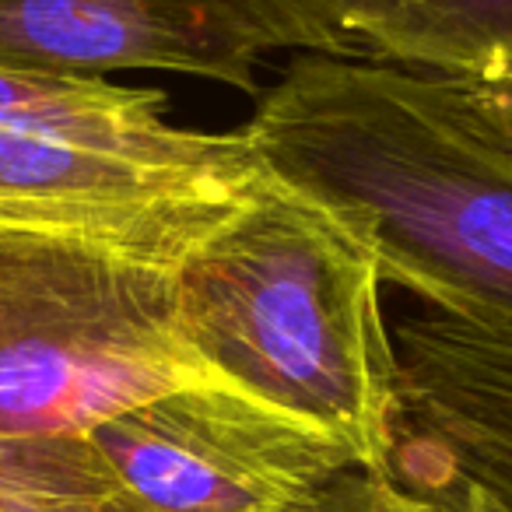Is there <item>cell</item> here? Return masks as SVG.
<instances>
[{
    "label": "cell",
    "mask_w": 512,
    "mask_h": 512,
    "mask_svg": "<svg viewBox=\"0 0 512 512\" xmlns=\"http://www.w3.org/2000/svg\"><path fill=\"white\" fill-rule=\"evenodd\" d=\"M242 134L278 183L369 246L383 281L435 313L512 327V155L460 81L306 53Z\"/></svg>",
    "instance_id": "obj_1"
},
{
    "label": "cell",
    "mask_w": 512,
    "mask_h": 512,
    "mask_svg": "<svg viewBox=\"0 0 512 512\" xmlns=\"http://www.w3.org/2000/svg\"><path fill=\"white\" fill-rule=\"evenodd\" d=\"M193 351L228 386L313 421L372 474H393L400 386L376 256L264 169L176 267Z\"/></svg>",
    "instance_id": "obj_2"
},
{
    "label": "cell",
    "mask_w": 512,
    "mask_h": 512,
    "mask_svg": "<svg viewBox=\"0 0 512 512\" xmlns=\"http://www.w3.org/2000/svg\"><path fill=\"white\" fill-rule=\"evenodd\" d=\"M260 176L242 130L176 127L162 88L0 67V228L179 267Z\"/></svg>",
    "instance_id": "obj_3"
},
{
    "label": "cell",
    "mask_w": 512,
    "mask_h": 512,
    "mask_svg": "<svg viewBox=\"0 0 512 512\" xmlns=\"http://www.w3.org/2000/svg\"><path fill=\"white\" fill-rule=\"evenodd\" d=\"M183 386H228L193 351L176 267L0 228V435L88 439Z\"/></svg>",
    "instance_id": "obj_4"
},
{
    "label": "cell",
    "mask_w": 512,
    "mask_h": 512,
    "mask_svg": "<svg viewBox=\"0 0 512 512\" xmlns=\"http://www.w3.org/2000/svg\"><path fill=\"white\" fill-rule=\"evenodd\" d=\"M88 439L144 512H306L358 467L330 432L235 386L169 390Z\"/></svg>",
    "instance_id": "obj_5"
},
{
    "label": "cell",
    "mask_w": 512,
    "mask_h": 512,
    "mask_svg": "<svg viewBox=\"0 0 512 512\" xmlns=\"http://www.w3.org/2000/svg\"><path fill=\"white\" fill-rule=\"evenodd\" d=\"M281 50L351 57L316 0H0L11 71H169L256 95V71Z\"/></svg>",
    "instance_id": "obj_6"
},
{
    "label": "cell",
    "mask_w": 512,
    "mask_h": 512,
    "mask_svg": "<svg viewBox=\"0 0 512 512\" xmlns=\"http://www.w3.org/2000/svg\"><path fill=\"white\" fill-rule=\"evenodd\" d=\"M390 334L400 386L393 474L442 512H512V327L428 309Z\"/></svg>",
    "instance_id": "obj_7"
},
{
    "label": "cell",
    "mask_w": 512,
    "mask_h": 512,
    "mask_svg": "<svg viewBox=\"0 0 512 512\" xmlns=\"http://www.w3.org/2000/svg\"><path fill=\"white\" fill-rule=\"evenodd\" d=\"M351 57L484 81L512 74V0H316Z\"/></svg>",
    "instance_id": "obj_8"
},
{
    "label": "cell",
    "mask_w": 512,
    "mask_h": 512,
    "mask_svg": "<svg viewBox=\"0 0 512 512\" xmlns=\"http://www.w3.org/2000/svg\"><path fill=\"white\" fill-rule=\"evenodd\" d=\"M0 512H144L92 439H4Z\"/></svg>",
    "instance_id": "obj_9"
},
{
    "label": "cell",
    "mask_w": 512,
    "mask_h": 512,
    "mask_svg": "<svg viewBox=\"0 0 512 512\" xmlns=\"http://www.w3.org/2000/svg\"><path fill=\"white\" fill-rule=\"evenodd\" d=\"M470 109L481 120V127L512 155V74L484 81H460Z\"/></svg>",
    "instance_id": "obj_10"
}]
</instances>
